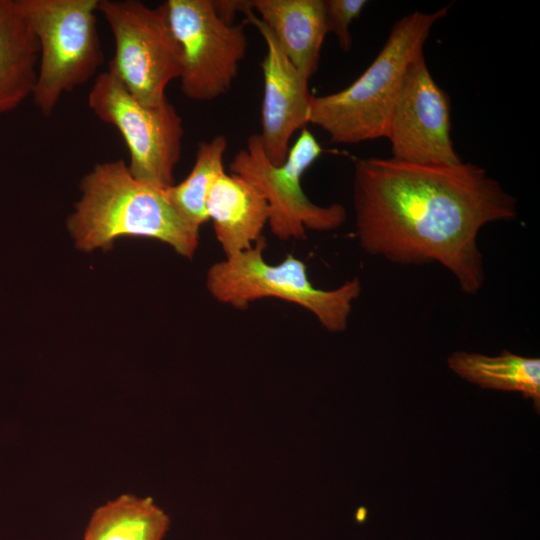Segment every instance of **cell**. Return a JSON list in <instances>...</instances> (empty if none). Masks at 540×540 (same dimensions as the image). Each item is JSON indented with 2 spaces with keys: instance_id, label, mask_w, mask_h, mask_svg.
I'll return each instance as SVG.
<instances>
[{
  "instance_id": "1",
  "label": "cell",
  "mask_w": 540,
  "mask_h": 540,
  "mask_svg": "<svg viewBox=\"0 0 540 540\" xmlns=\"http://www.w3.org/2000/svg\"><path fill=\"white\" fill-rule=\"evenodd\" d=\"M356 234L369 255L401 265L439 263L466 294L484 282L477 238L486 224L511 220L515 198L473 164L424 165L393 158L355 164Z\"/></svg>"
},
{
  "instance_id": "2",
  "label": "cell",
  "mask_w": 540,
  "mask_h": 540,
  "mask_svg": "<svg viewBox=\"0 0 540 540\" xmlns=\"http://www.w3.org/2000/svg\"><path fill=\"white\" fill-rule=\"evenodd\" d=\"M166 189L136 179L121 159L95 165L82 179L81 198L67 221L76 247L89 252L122 237L149 238L192 258L199 231L176 211Z\"/></svg>"
},
{
  "instance_id": "3",
  "label": "cell",
  "mask_w": 540,
  "mask_h": 540,
  "mask_svg": "<svg viewBox=\"0 0 540 540\" xmlns=\"http://www.w3.org/2000/svg\"><path fill=\"white\" fill-rule=\"evenodd\" d=\"M448 10L445 6L433 12L414 11L397 20L377 56L354 82L334 93L312 95L308 124L339 144L385 137L405 74L424 53L432 27Z\"/></svg>"
},
{
  "instance_id": "4",
  "label": "cell",
  "mask_w": 540,
  "mask_h": 540,
  "mask_svg": "<svg viewBox=\"0 0 540 540\" xmlns=\"http://www.w3.org/2000/svg\"><path fill=\"white\" fill-rule=\"evenodd\" d=\"M264 236L254 246L213 263L206 274V288L218 302L238 310L264 298H277L310 312L329 332H343L362 286L358 278L334 289L316 287L306 264L290 254L277 264L264 257Z\"/></svg>"
},
{
  "instance_id": "5",
  "label": "cell",
  "mask_w": 540,
  "mask_h": 540,
  "mask_svg": "<svg viewBox=\"0 0 540 540\" xmlns=\"http://www.w3.org/2000/svg\"><path fill=\"white\" fill-rule=\"evenodd\" d=\"M99 0H18L39 44L34 104L49 116L61 97L87 83L103 63Z\"/></svg>"
},
{
  "instance_id": "6",
  "label": "cell",
  "mask_w": 540,
  "mask_h": 540,
  "mask_svg": "<svg viewBox=\"0 0 540 540\" xmlns=\"http://www.w3.org/2000/svg\"><path fill=\"white\" fill-rule=\"evenodd\" d=\"M321 153V145L305 127L281 165L266 157L258 134L251 135L245 147L234 155L231 173L251 183L264 196L269 209L268 226L276 238L302 239L309 230L327 232L344 224V206L318 205L308 198L301 185L305 171Z\"/></svg>"
},
{
  "instance_id": "7",
  "label": "cell",
  "mask_w": 540,
  "mask_h": 540,
  "mask_svg": "<svg viewBox=\"0 0 540 540\" xmlns=\"http://www.w3.org/2000/svg\"><path fill=\"white\" fill-rule=\"evenodd\" d=\"M98 11L115 41L108 70L143 106L167 102L166 88L179 78L181 59L165 3L153 8L135 0H99Z\"/></svg>"
},
{
  "instance_id": "8",
  "label": "cell",
  "mask_w": 540,
  "mask_h": 540,
  "mask_svg": "<svg viewBox=\"0 0 540 540\" xmlns=\"http://www.w3.org/2000/svg\"><path fill=\"white\" fill-rule=\"evenodd\" d=\"M91 111L113 125L127 146L131 174L138 180L168 188L181 157L183 122L168 101L157 107L140 104L109 70L100 73L88 94Z\"/></svg>"
},
{
  "instance_id": "9",
  "label": "cell",
  "mask_w": 540,
  "mask_h": 540,
  "mask_svg": "<svg viewBox=\"0 0 540 540\" xmlns=\"http://www.w3.org/2000/svg\"><path fill=\"white\" fill-rule=\"evenodd\" d=\"M168 19L180 50L185 97L207 102L227 93L237 77L248 40L244 24H229L213 0H167Z\"/></svg>"
},
{
  "instance_id": "10",
  "label": "cell",
  "mask_w": 540,
  "mask_h": 540,
  "mask_svg": "<svg viewBox=\"0 0 540 540\" xmlns=\"http://www.w3.org/2000/svg\"><path fill=\"white\" fill-rule=\"evenodd\" d=\"M385 138L391 158L398 161L440 166L463 162L451 138L449 97L431 75L424 53L405 74Z\"/></svg>"
},
{
  "instance_id": "11",
  "label": "cell",
  "mask_w": 540,
  "mask_h": 540,
  "mask_svg": "<svg viewBox=\"0 0 540 540\" xmlns=\"http://www.w3.org/2000/svg\"><path fill=\"white\" fill-rule=\"evenodd\" d=\"M246 20L256 27L266 45L261 63L264 92L261 105L262 148L269 161L281 165L294 133L308 124L312 95L305 79L284 54L269 28L248 6Z\"/></svg>"
},
{
  "instance_id": "12",
  "label": "cell",
  "mask_w": 540,
  "mask_h": 540,
  "mask_svg": "<svg viewBox=\"0 0 540 540\" xmlns=\"http://www.w3.org/2000/svg\"><path fill=\"white\" fill-rule=\"evenodd\" d=\"M205 211L224 257L245 251L261 239L268 225V204L261 192L245 179L223 172L213 182Z\"/></svg>"
},
{
  "instance_id": "13",
  "label": "cell",
  "mask_w": 540,
  "mask_h": 540,
  "mask_svg": "<svg viewBox=\"0 0 540 540\" xmlns=\"http://www.w3.org/2000/svg\"><path fill=\"white\" fill-rule=\"evenodd\" d=\"M249 7L309 81L319 67L321 48L329 33L325 0H250Z\"/></svg>"
},
{
  "instance_id": "14",
  "label": "cell",
  "mask_w": 540,
  "mask_h": 540,
  "mask_svg": "<svg viewBox=\"0 0 540 540\" xmlns=\"http://www.w3.org/2000/svg\"><path fill=\"white\" fill-rule=\"evenodd\" d=\"M39 44L18 0H0V113L33 95Z\"/></svg>"
},
{
  "instance_id": "15",
  "label": "cell",
  "mask_w": 540,
  "mask_h": 540,
  "mask_svg": "<svg viewBox=\"0 0 540 540\" xmlns=\"http://www.w3.org/2000/svg\"><path fill=\"white\" fill-rule=\"evenodd\" d=\"M448 366L457 375L482 388L521 392L540 408V359L504 350L490 357L479 353L454 352Z\"/></svg>"
},
{
  "instance_id": "16",
  "label": "cell",
  "mask_w": 540,
  "mask_h": 540,
  "mask_svg": "<svg viewBox=\"0 0 540 540\" xmlns=\"http://www.w3.org/2000/svg\"><path fill=\"white\" fill-rule=\"evenodd\" d=\"M169 523L151 498L124 494L93 512L83 540H162Z\"/></svg>"
},
{
  "instance_id": "17",
  "label": "cell",
  "mask_w": 540,
  "mask_h": 540,
  "mask_svg": "<svg viewBox=\"0 0 540 540\" xmlns=\"http://www.w3.org/2000/svg\"><path fill=\"white\" fill-rule=\"evenodd\" d=\"M227 139L217 135L199 143L194 165L185 179L166 189L168 198L180 216L194 229L208 221L205 204L216 178L225 172Z\"/></svg>"
},
{
  "instance_id": "18",
  "label": "cell",
  "mask_w": 540,
  "mask_h": 540,
  "mask_svg": "<svg viewBox=\"0 0 540 540\" xmlns=\"http://www.w3.org/2000/svg\"><path fill=\"white\" fill-rule=\"evenodd\" d=\"M366 4L365 0H325L328 32L336 36L344 51H348L352 44L349 27Z\"/></svg>"
},
{
  "instance_id": "19",
  "label": "cell",
  "mask_w": 540,
  "mask_h": 540,
  "mask_svg": "<svg viewBox=\"0 0 540 540\" xmlns=\"http://www.w3.org/2000/svg\"><path fill=\"white\" fill-rule=\"evenodd\" d=\"M213 4L219 17L229 24H233L237 12L244 13L248 7V1L240 0H213Z\"/></svg>"
}]
</instances>
